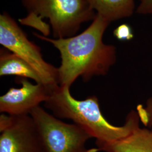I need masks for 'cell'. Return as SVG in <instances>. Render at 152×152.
Here are the masks:
<instances>
[{"instance_id":"7","label":"cell","mask_w":152,"mask_h":152,"mask_svg":"<svg viewBox=\"0 0 152 152\" xmlns=\"http://www.w3.org/2000/svg\"><path fill=\"white\" fill-rule=\"evenodd\" d=\"M20 88L11 87L0 97V112L10 115H29L33 109L48 99L51 88L42 83L33 84L28 78L16 77Z\"/></svg>"},{"instance_id":"13","label":"cell","mask_w":152,"mask_h":152,"mask_svg":"<svg viewBox=\"0 0 152 152\" xmlns=\"http://www.w3.org/2000/svg\"><path fill=\"white\" fill-rule=\"evenodd\" d=\"M136 12L140 15H152V0H139Z\"/></svg>"},{"instance_id":"2","label":"cell","mask_w":152,"mask_h":152,"mask_svg":"<svg viewBox=\"0 0 152 152\" xmlns=\"http://www.w3.org/2000/svg\"><path fill=\"white\" fill-rule=\"evenodd\" d=\"M45 105L55 117L72 120L97 142H110L124 138L139 127L140 121L137 112L131 110L124 126H113L104 117L96 96L77 100L72 95L69 87L59 85L50 89Z\"/></svg>"},{"instance_id":"5","label":"cell","mask_w":152,"mask_h":152,"mask_svg":"<svg viewBox=\"0 0 152 152\" xmlns=\"http://www.w3.org/2000/svg\"><path fill=\"white\" fill-rule=\"evenodd\" d=\"M0 44L31 65L45 85L51 88L59 85L58 68L45 60L39 47L28 38L22 28L6 12L0 15Z\"/></svg>"},{"instance_id":"3","label":"cell","mask_w":152,"mask_h":152,"mask_svg":"<svg viewBox=\"0 0 152 152\" xmlns=\"http://www.w3.org/2000/svg\"><path fill=\"white\" fill-rule=\"evenodd\" d=\"M27 16L19 19L23 25L34 28L54 38L75 36L82 24L93 20L96 14L86 0H22Z\"/></svg>"},{"instance_id":"12","label":"cell","mask_w":152,"mask_h":152,"mask_svg":"<svg viewBox=\"0 0 152 152\" xmlns=\"http://www.w3.org/2000/svg\"><path fill=\"white\" fill-rule=\"evenodd\" d=\"M114 36L120 41H129L134 37L130 27L126 24L119 26L114 31Z\"/></svg>"},{"instance_id":"10","label":"cell","mask_w":152,"mask_h":152,"mask_svg":"<svg viewBox=\"0 0 152 152\" xmlns=\"http://www.w3.org/2000/svg\"><path fill=\"white\" fill-rule=\"evenodd\" d=\"M15 76L43 83L41 77L25 60L7 49L0 50V76Z\"/></svg>"},{"instance_id":"8","label":"cell","mask_w":152,"mask_h":152,"mask_svg":"<svg viewBox=\"0 0 152 152\" xmlns=\"http://www.w3.org/2000/svg\"><path fill=\"white\" fill-rule=\"evenodd\" d=\"M97 148L92 152H152V129L140 128V126L129 135L115 141L97 142Z\"/></svg>"},{"instance_id":"6","label":"cell","mask_w":152,"mask_h":152,"mask_svg":"<svg viewBox=\"0 0 152 152\" xmlns=\"http://www.w3.org/2000/svg\"><path fill=\"white\" fill-rule=\"evenodd\" d=\"M0 152H45L30 115L0 116Z\"/></svg>"},{"instance_id":"9","label":"cell","mask_w":152,"mask_h":152,"mask_svg":"<svg viewBox=\"0 0 152 152\" xmlns=\"http://www.w3.org/2000/svg\"><path fill=\"white\" fill-rule=\"evenodd\" d=\"M96 14L110 23L129 18L135 9L134 0H86Z\"/></svg>"},{"instance_id":"1","label":"cell","mask_w":152,"mask_h":152,"mask_svg":"<svg viewBox=\"0 0 152 152\" xmlns=\"http://www.w3.org/2000/svg\"><path fill=\"white\" fill-rule=\"evenodd\" d=\"M110 23L96 14L90 26L78 35L63 38H51L33 33V35L52 44L60 52L59 85L71 88L81 77L85 82L94 76L106 75L117 60L115 47L103 42V36Z\"/></svg>"},{"instance_id":"4","label":"cell","mask_w":152,"mask_h":152,"mask_svg":"<svg viewBox=\"0 0 152 152\" xmlns=\"http://www.w3.org/2000/svg\"><path fill=\"white\" fill-rule=\"evenodd\" d=\"M29 115L35 123L45 152H91L86 148V143L92 137L78 125L66 124L40 106L33 109Z\"/></svg>"},{"instance_id":"11","label":"cell","mask_w":152,"mask_h":152,"mask_svg":"<svg viewBox=\"0 0 152 152\" xmlns=\"http://www.w3.org/2000/svg\"><path fill=\"white\" fill-rule=\"evenodd\" d=\"M137 112L140 120L145 126H152V98L147 100L146 107L139 105L137 107Z\"/></svg>"}]
</instances>
